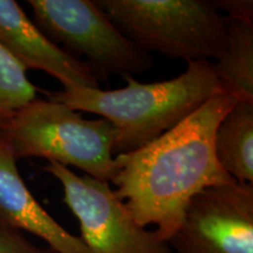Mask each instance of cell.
Segmentation results:
<instances>
[{"instance_id": "obj_1", "label": "cell", "mask_w": 253, "mask_h": 253, "mask_svg": "<svg viewBox=\"0 0 253 253\" xmlns=\"http://www.w3.org/2000/svg\"><path fill=\"white\" fill-rule=\"evenodd\" d=\"M236 102L231 95H214L156 140L116 155L114 192L138 225H155L168 243L196 195L237 183L214 153L217 126Z\"/></svg>"}, {"instance_id": "obj_2", "label": "cell", "mask_w": 253, "mask_h": 253, "mask_svg": "<svg viewBox=\"0 0 253 253\" xmlns=\"http://www.w3.org/2000/svg\"><path fill=\"white\" fill-rule=\"evenodd\" d=\"M123 78L126 86L119 89L75 88L46 94L49 100L107 120L115 129L118 155L150 143L209 99L224 94L209 60L190 61L179 77L154 84H140L131 75Z\"/></svg>"}, {"instance_id": "obj_3", "label": "cell", "mask_w": 253, "mask_h": 253, "mask_svg": "<svg viewBox=\"0 0 253 253\" xmlns=\"http://www.w3.org/2000/svg\"><path fill=\"white\" fill-rule=\"evenodd\" d=\"M0 128L15 161L42 157L106 183L115 175V129L102 118L84 119L62 102L34 99L0 116Z\"/></svg>"}, {"instance_id": "obj_4", "label": "cell", "mask_w": 253, "mask_h": 253, "mask_svg": "<svg viewBox=\"0 0 253 253\" xmlns=\"http://www.w3.org/2000/svg\"><path fill=\"white\" fill-rule=\"evenodd\" d=\"M140 48L185 61L217 59L225 46L227 18L209 0H96Z\"/></svg>"}, {"instance_id": "obj_5", "label": "cell", "mask_w": 253, "mask_h": 253, "mask_svg": "<svg viewBox=\"0 0 253 253\" xmlns=\"http://www.w3.org/2000/svg\"><path fill=\"white\" fill-rule=\"evenodd\" d=\"M27 4L37 26L73 58H86L97 80H107L110 74H142L153 67L149 53L128 39L95 1L28 0Z\"/></svg>"}, {"instance_id": "obj_6", "label": "cell", "mask_w": 253, "mask_h": 253, "mask_svg": "<svg viewBox=\"0 0 253 253\" xmlns=\"http://www.w3.org/2000/svg\"><path fill=\"white\" fill-rule=\"evenodd\" d=\"M43 170L62 185L63 203L77 217L80 238L91 253H171L155 231L136 223L109 183L79 176L55 162Z\"/></svg>"}, {"instance_id": "obj_7", "label": "cell", "mask_w": 253, "mask_h": 253, "mask_svg": "<svg viewBox=\"0 0 253 253\" xmlns=\"http://www.w3.org/2000/svg\"><path fill=\"white\" fill-rule=\"evenodd\" d=\"M168 245L175 253H253V184L199 192Z\"/></svg>"}, {"instance_id": "obj_8", "label": "cell", "mask_w": 253, "mask_h": 253, "mask_svg": "<svg viewBox=\"0 0 253 253\" xmlns=\"http://www.w3.org/2000/svg\"><path fill=\"white\" fill-rule=\"evenodd\" d=\"M0 43L26 69L54 77L63 90L99 88V80L84 61L56 46L14 0H0Z\"/></svg>"}, {"instance_id": "obj_9", "label": "cell", "mask_w": 253, "mask_h": 253, "mask_svg": "<svg viewBox=\"0 0 253 253\" xmlns=\"http://www.w3.org/2000/svg\"><path fill=\"white\" fill-rule=\"evenodd\" d=\"M0 219L43 239L56 253H91L80 237L63 229L34 198L5 143L0 144Z\"/></svg>"}, {"instance_id": "obj_10", "label": "cell", "mask_w": 253, "mask_h": 253, "mask_svg": "<svg viewBox=\"0 0 253 253\" xmlns=\"http://www.w3.org/2000/svg\"><path fill=\"white\" fill-rule=\"evenodd\" d=\"M214 153L239 184H253V103L237 101L214 132Z\"/></svg>"}, {"instance_id": "obj_11", "label": "cell", "mask_w": 253, "mask_h": 253, "mask_svg": "<svg viewBox=\"0 0 253 253\" xmlns=\"http://www.w3.org/2000/svg\"><path fill=\"white\" fill-rule=\"evenodd\" d=\"M221 91L253 103V25L227 19L223 52L212 62Z\"/></svg>"}, {"instance_id": "obj_12", "label": "cell", "mask_w": 253, "mask_h": 253, "mask_svg": "<svg viewBox=\"0 0 253 253\" xmlns=\"http://www.w3.org/2000/svg\"><path fill=\"white\" fill-rule=\"evenodd\" d=\"M26 72L0 43V116H7L37 99L40 89Z\"/></svg>"}, {"instance_id": "obj_13", "label": "cell", "mask_w": 253, "mask_h": 253, "mask_svg": "<svg viewBox=\"0 0 253 253\" xmlns=\"http://www.w3.org/2000/svg\"><path fill=\"white\" fill-rule=\"evenodd\" d=\"M0 253H56L31 242L23 231L0 219Z\"/></svg>"}, {"instance_id": "obj_14", "label": "cell", "mask_w": 253, "mask_h": 253, "mask_svg": "<svg viewBox=\"0 0 253 253\" xmlns=\"http://www.w3.org/2000/svg\"><path fill=\"white\" fill-rule=\"evenodd\" d=\"M218 9H223L230 20L243 21L253 25V1L252 0H217L213 1Z\"/></svg>"}, {"instance_id": "obj_15", "label": "cell", "mask_w": 253, "mask_h": 253, "mask_svg": "<svg viewBox=\"0 0 253 253\" xmlns=\"http://www.w3.org/2000/svg\"><path fill=\"white\" fill-rule=\"evenodd\" d=\"M4 143V141H2V135H1V128H0V144Z\"/></svg>"}]
</instances>
